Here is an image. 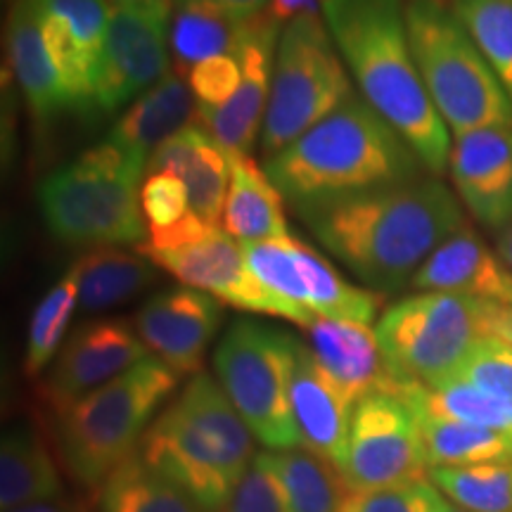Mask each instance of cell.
<instances>
[{
	"mask_svg": "<svg viewBox=\"0 0 512 512\" xmlns=\"http://www.w3.org/2000/svg\"><path fill=\"white\" fill-rule=\"evenodd\" d=\"M411 403L413 411H422L439 418L467 422L486 430L512 432V401L489 394L467 382H441L437 387H425L420 382H403L399 392Z\"/></svg>",
	"mask_w": 512,
	"mask_h": 512,
	"instance_id": "32",
	"label": "cell"
},
{
	"mask_svg": "<svg viewBox=\"0 0 512 512\" xmlns=\"http://www.w3.org/2000/svg\"><path fill=\"white\" fill-rule=\"evenodd\" d=\"M294 211L318 245L377 294L411 285L425 261L465 226L458 197L425 174Z\"/></svg>",
	"mask_w": 512,
	"mask_h": 512,
	"instance_id": "1",
	"label": "cell"
},
{
	"mask_svg": "<svg viewBox=\"0 0 512 512\" xmlns=\"http://www.w3.org/2000/svg\"><path fill=\"white\" fill-rule=\"evenodd\" d=\"M482 299L418 292L389 306L377 320V339L399 382L425 387L451 380L467 351L484 335Z\"/></svg>",
	"mask_w": 512,
	"mask_h": 512,
	"instance_id": "10",
	"label": "cell"
},
{
	"mask_svg": "<svg viewBox=\"0 0 512 512\" xmlns=\"http://www.w3.org/2000/svg\"><path fill=\"white\" fill-rule=\"evenodd\" d=\"M484 335L503 339L505 344L512 347V306L510 304H486L484 316Z\"/></svg>",
	"mask_w": 512,
	"mask_h": 512,
	"instance_id": "43",
	"label": "cell"
},
{
	"mask_svg": "<svg viewBox=\"0 0 512 512\" xmlns=\"http://www.w3.org/2000/svg\"><path fill=\"white\" fill-rule=\"evenodd\" d=\"M230 157V188L223 209V230L240 245H256L290 235L285 197L264 166L249 155Z\"/></svg>",
	"mask_w": 512,
	"mask_h": 512,
	"instance_id": "25",
	"label": "cell"
},
{
	"mask_svg": "<svg viewBox=\"0 0 512 512\" xmlns=\"http://www.w3.org/2000/svg\"><path fill=\"white\" fill-rule=\"evenodd\" d=\"M297 337L240 318L214 351V370L235 411L268 451L302 448L290 406Z\"/></svg>",
	"mask_w": 512,
	"mask_h": 512,
	"instance_id": "9",
	"label": "cell"
},
{
	"mask_svg": "<svg viewBox=\"0 0 512 512\" xmlns=\"http://www.w3.org/2000/svg\"><path fill=\"white\" fill-rule=\"evenodd\" d=\"M280 34H283V24L271 12L254 17L245 41L235 53L242 64L238 91L221 110L197 112V121L204 131L228 155H249L256 138H261L268 100H271L273 64Z\"/></svg>",
	"mask_w": 512,
	"mask_h": 512,
	"instance_id": "15",
	"label": "cell"
},
{
	"mask_svg": "<svg viewBox=\"0 0 512 512\" xmlns=\"http://www.w3.org/2000/svg\"><path fill=\"white\" fill-rule=\"evenodd\" d=\"M72 110H93L112 0H36Z\"/></svg>",
	"mask_w": 512,
	"mask_h": 512,
	"instance_id": "18",
	"label": "cell"
},
{
	"mask_svg": "<svg viewBox=\"0 0 512 512\" xmlns=\"http://www.w3.org/2000/svg\"><path fill=\"white\" fill-rule=\"evenodd\" d=\"M510 306H512V304H510Z\"/></svg>",
	"mask_w": 512,
	"mask_h": 512,
	"instance_id": "51",
	"label": "cell"
},
{
	"mask_svg": "<svg viewBox=\"0 0 512 512\" xmlns=\"http://www.w3.org/2000/svg\"><path fill=\"white\" fill-rule=\"evenodd\" d=\"M112 3L114 5H124V8L171 12V5H174V0H112Z\"/></svg>",
	"mask_w": 512,
	"mask_h": 512,
	"instance_id": "48",
	"label": "cell"
},
{
	"mask_svg": "<svg viewBox=\"0 0 512 512\" xmlns=\"http://www.w3.org/2000/svg\"><path fill=\"white\" fill-rule=\"evenodd\" d=\"M297 256L306 287V309L313 318L351 320L373 325L380 311L382 294L368 287L351 285L318 249L297 238Z\"/></svg>",
	"mask_w": 512,
	"mask_h": 512,
	"instance_id": "29",
	"label": "cell"
},
{
	"mask_svg": "<svg viewBox=\"0 0 512 512\" xmlns=\"http://www.w3.org/2000/svg\"><path fill=\"white\" fill-rule=\"evenodd\" d=\"M136 252L174 275L183 287L200 290L240 311L287 320L278 299L256 280L245 259V249L226 230H214L207 240L174 252H152V249H136Z\"/></svg>",
	"mask_w": 512,
	"mask_h": 512,
	"instance_id": "14",
	"label": "cell"
},
{
	"mask_svg": "<svg viewBox=\"0 0 512 512\" xmlns=\"http://www.w3.org/2000/svg\"><path fill=\"white\" fill-rule=\"evenodd\" d=\"M223 304L192 287L157 292L136 313V332L157 361L178 377L202 373L204 351L216 337Z\"/></svg>",
	"mask_w": 512,
	"mask_h": 512,
	"instance_id": "16",
	"label": "cell"
},
{
	"mask_svg": "<svg viewBox=\"0 0 512 512\" xmlns=\"http://www.w3.org/2000/svg\"><path fill=\"white\" fill-rule=\"evenodd\" d=\"M320 15L358 93L434 176L448 171L453 136L420 79L401 0H323Z\"/></svg>",
	"mask_w": 512,
	"mask_h": 512,
	"instance_id": "2",
	"label": "cell"
},
{
	"mask_svg": "<svg viewBox=\"0 0 512 512\" xmlns=\"http://www.w3.org/2000/svg\"><path fill=\"white\" fill-rule=\"evenodd\" d=\"M5 48L12 79L24 95L31 117L50 121L72 110L64 76L50 48L36 0H15L5 24Z\"/></svg>",
	"mask_w": 512,
	"mask_h": 512,
	"instance_id": "20",
	"label": "cell"
},
{
	"mask_svg": "<svg viewBox=\"0 0 512 512\" xmlns=\"http://www.w3.org/2000/svg\"><path fill=\"white\" fill-rule=\"evenodd\" d=\"M266 453L283 484L290 512H339L344 484L335 467L306 448Z\"/></svg>",
	"mask_w": 512,
	"mask_h": 512,
	"instance_id": "33",
	"label": "cell"
},
{
	"mask_svg": "<svg viewBox=\"0 0 512 512\" xmlns=\"http://www.w3.org/2000/svg\"><path fill=\"white\" fill-rule=\"evenodd\" d=\"M171 12L112 3L93 112L117 114L171 72Z\"/></svg>",
	"mask_w": 512,
	"mask_h": 512,
	"instance_id": "12",
	"label": "cell"
},
{
	"mask_svg": "<svg viewBox=\"0 0 512 512\" xmlns=\"http://www.w3.org/2000/svg\"><path fill=\"white\" fill-rule=\"evenodd\" d=\"M81 271L79 309L102 313L131 302L155 280V264L140 252L121 247H102L76 259Z\"/></svg>",
	"mask_w": 512,
	"mask_h": 512,
	"instance_id": "28",
	"label": "cell"
},
{
	"mask_svg": "<svg viewBox=\"0 0 512 512\" xmlns=\"http://www.w3.org/2000/svg\"><path fill=\"white\" fill-rule=\"evenodd\" d=\"M304 330L313 356L354 403L375 392H399L403 382L389 370L380 339L370 325L313 318Z\"/></svg>",
	"mask_w": 512,
	"mask_h": 512,
	"instance_id": "21",
	"label": "cell"
},
{
	"mask_svg": "<svg viewBox=\"0 0 512 512\" xmlns=\"http://www.w3.org/2000/svg\"><path fill=\"white\" fill-rule=\"evenodd\" d=\"M427 470L418 418L411 403L396 392L363 396L351 420L347 460L339 477L344 491H375Z\"/></svg>",
	"mask_w": 512,
	"mask_h": 512,
	"instance_id": "11",
	"label": "cell"
},
{
	"mask_svg": "<svg viewBox=\"0 0 512 512\" xmlns=\"http://www.w3.org/2000/svg\"><path fill=\"white\" fill-rule=\"evenodd\" d=\"M290 406L302 448L316 453L335 470H342L347 460L351 420L356 403L339 384L325 373L309 344L297 342L294 356Z\"/></svg>",
	"mask_w": 512,
	"mask_h": 512,
	"instance_id": "19",
	"label": "cell"
},
{
	"mask_svg": "<svg viewBox=\"0 0 512 512\" xmlns=\"http://www.w3.org/2000/svg\"><path fill=\"white\" fill-rule=\"evenodd\" d=\"M427 467H467L512 460V432L415 411Z\"/></svg>",
	"mask_w": 512,
	"mask_h": 512,
	"instance_id": "30",
	"label": "cell"
},
{
	"mask_svg": "<svg viewBox=\"0 0 512 512\" xmlns=\"http://www.w3.org/2000/svg\"><path fill=\"white\" fill-rule=\"evenodd\" d=\"M140 207H143L147 235L176 228L192 214L188 188L174 171L147 174L140 188Z\"/></svg>",
	"mask_w": 512,
	"mask_h": 512,
	"instance_id": "40",
	"label": "cell"
},
{
	"mask_svg": "<svg viewBox=\"0 0 512 512\" xmlns=\"http://www.w3.org/2000/svg\"><path fill=\"white\" fill-rule=\"evenodd\" d=\"M62 496V475L46 441L29 425L5 432L0 446V508H24Z\"/></svg>",
	"mask_w": 512,
	"mask_h": 512,
	"instance_id": "26",
	"label": "cell"
},
{
	"mask_svg": "<svg viewBox=\"0 0 512 512\" xmlns=\"http://www.w3.org/2000/svg\"><path fill=\"white\" fill-rule=\"evenodd\" d=\"M147 171H174L183 178L190 207L219 228L230 188V157L202 126L190 124L152 152Z\"/></svg>",
	"mask_w": 512,
	"mask_h": 512,
	"instance_id": "23",
	"label": "cell"
},
{
	"mask_svg": "<svg viewBox=\"0 0 512 512\" xmlns=\"http://www.w3.org/2000/svg\"><path fill=\"white\" fill-rule=\"evenodd\" d=\"M496 254H498V259H501L503 264L512 271V221L501 230V233H498Z\"/></svg>",
	"mask_w": 512,
	"mask_h": 512,
	"instance_id": "47",
	"label": "cell"
},
{
	"mask_svg": "<svg viewBox=\"0 0 512 512\" xmlns=\"http://www.w3.org/2000/svg\"><path fill=\"white\" fill-rule=\"evenodd\" d=\"M264 169L299 209L413 181L425 166L401 133L354 93L330 117L268 157Z\"/></svg>",
	"mask_w": 512,
	"mask_h": 512,
	"instance_id": "3",
	"label": "cell"
},
{
	"mask_svg": "<svg viewBox=\"0 0 512 512\" xmlns=\"http://www.w3.org/2000/svg\"><path fill=\"white\" fill-rule=\"evenodd\" d=\"M207 3L230 12L233 17L252 19V17H259V15H264V12L271 10L273 0H207Z\"/></svg>",
	"mask_w": 512,
	"mask_h": 512,
	"instance_id": "45",
	"label": "cell"
},
{
	"mask_svg": "<svg viewBox=\"0 0 512 512\" xmlns=\"http://www.w3.org/2000/svg\"><path fill=\"white\" fill-rule=\"evenodd\" d=\"M406 27L420 79L451 136L512 124V100L444 0H411Z\"/></svg>",
	"mask_w": 512,
	"mask_h": 512,
	"instance_id": "7",
	"label": "cell"
},
{
	"mask_svg": "<svg viewBox=\"0 0 512 512\" xmlns=\"http://www.w3.org/2000/svg\"><path fill=\"white\" fill-rule=\"evenodd\" d=\"M448 174L467 211L501 233L512 221V124L453 136Z\"/></svg>",
	"mask_w": 512,
	"mask_h": 512,
	"instance_id": "17",
	"label": "cell"
},
{
	"mask_svg": "<svg viewBox=\"0 0 512 512\" xmlns=\"http://www.w3.org/2000/svg\"><path fill=\"white\" fill-rule=\"evenodd\" d=\"M351 74L320 12L290 19L275 50L271 100L261 128L266 159L304 136L354 95Z\"/></svg>",
	"mask_w": 512,
	"mask_h": 512,
	"instance_id": "8",
	"label": "cell"
},
{
	"mask_svg": "<svg viewBox=\"0 0 512 512\" xmlns=\"http://www.w3.org/2000/svg\"><path fill=\"white\" fill-rule=\"evenodd\" d=\"M145 358H150V351L124 320L102 318L83 323L67 337L60 354L50 363L43 399L55 413H62Z\"/></svg>",
	"mask_w": 512,
	"mask_h": 512,
	"instance_id": "13",
	"label": "cell"
},
{
	"mask_svg": "<svg viewBox=\"0 0 512 512\" xmlns=\"http://www.w3.org/2000/svg\"><path fill=\"white\" fill-rule=\"evenodd\" d=\"M245 259L261 285L278 299L287 320L309 328L313 316L306 309V287L297 256V238L285 235L256 245H242Z\"/></svg>",
	"mask_w": 512,
	"mask_h": 512,
	"instance_id": "35",
	"label": "cell"
},
{
	"mask_svg": "<svg viewBox=\"0 0 512 512\" xmlns=\"http://www.w3.org/2000/svg\"><path fill=\"white\" fill-rule=\"evenodd\" d=\"M448 512H467V510H463V508H456V505H448Z\"/></svg>",
	"mask_w": 512,
	"mask_h": 512,
	"instance_id": "49",
	"label": "cell"
},
{
	"mask_svg": "<svg viewBox=\"0 0 512 512\" xmlns=\"http://www.w3.org/2000/svg\"><path fill=\"white\" fill-rule=\"evenodd\" d=\"M10 512H86L81 503L72 501V498H53V501H43L34 505H24V508L10 510Z\"/></svg>",
	"mask_w": 512,
	"mask_h": 512,
	"instance_id": "46",
	"label": "cell"
},
{
	"mask_svg": "<svg viewBox=\"0 0 512 512\" xmlns=\"http://www.w3.org/2000/svg\"><path fill=\"white\" fill-rule=\"evenodd\" d=\"M411 287L418 292H446L482 302L512 304V271L470 226L453 233L425 261Z\"/></svg>",
	"mask_w": 512,
	"mask_h": 512,
	"instance_id": "22",
	"label": "cell"
},
{
	"mask_svg": "<svg viewBox=\"0 0 512 512\" xmlns=\"http://www.w3.org/2000/svg\"><path fill=\"white\" fill-rule=\"evenodd\" d=\"M432 484L467 512H512V460L467 467H434Z\"/></svg>",
	"mask_w": 512,
	"mask_h": 512,
	"instance_id": "36",
	"label": "cell"
},
{
	"mask_svg": "<svg viewBox=\"0 0 512 512\" xmlns=\"http://www.w3.org/2000/svg\"><path fill=\"white\" fill-rule=\"evenodd\" d=\"M181 3H185V0H174V5H181Z\"/></svg>",
	"mask_w": 512,
	"mask_h": 512,
	"instance_id": "50",
	"label": "cell"
},
{
	"mask_svg": "<svg viewBox=\"0 0 512 512\" xmlns=\"http://www.w3.org/2000/svg\"><path fill=\"white\" fill-rule=\"evenodd\" d=\"M178 387V375L155 356L57 413V444L72 475L102 486L138 453L145 432Z\"/></svg>",
	"mask_w": 512,
	"mask_h": 512,
	"instance_id": "6",
	"label": "cell"
},
{
	"mask_svg": "<svg viewBox=\"0 0 512 512\" xmlns=\"http://www.w3.org/2000/svg\"><path fill=\"white\" fill-rule=\"evenodd\" d=\"M252 19L233 17L207 0H185L176 5V17L171 24L174 72L188 76L192 67L209 57L238 53Z\"/></svg>",
	"mask_w": 512,
	"mask_h": 512,
	"instance_id": "27",
	"label": "cell"
},
{
	"mask_svg": "<svg viewBox=\"0 0 512 512\" xmlns=\"http://www.w3.org/2000/svg\"><path fill=\"white\" fill-rule=\"evenodd\" d=\"M100 512H207L181 486L159 475L140 453L124 460L100 486Z\"/></svg>",
	"mask_w": 512,
	"mask_h": 512,
	"instance_id": "31",
	"label": "cell"
},
{
	"mask_svg": "<svg viewBox=\"0 0 512 512\" xmlns=\"http://www.w3.org/2000/svg\"><path fill=\"white\" fill-rule=\"evenodd\" d=\"M451 380L467 382L512 401V347L498 337L477 339Z\"/></svg>",
	"mask_w": 512,
	"mask_h": 512,
	"instance_id": "39",
	"label": "cell"
},
{
	"mask_svg": "<svg viewBox=\"0 0 512 512\" xmlns=\"http://www.w3.org/2000/svg\"><path fill=\"white\" fill-rule=\"evenodd\" d=\"M138 453L207 512L226 510L256 458L252 430L209 373L190 377L145 432Z\"/></svg>",
	"mask_w": 512,
	"mask_h": 512,
	"instance_id": "4",
	"label": "cell"
},
{
	"mask_svg": "<svg viewBox=\"0 0 512 512\" xmlns=\"http://www.w3.org/2000/svg\"><path fill=\"white\" fill-rule=\"evenodd\" d=\"M446 496L432 479L418 477L375 491H344L339 512H448Z\"/></svg>",
	"mask_w": 512,
	"mask_h": 512,
	"instance_id": "38",
	"label": "cell"
},
{
	"mask_svg": "<svg viewBox=\"0 0 512 512\" xmlns=\"http://www.w3.org/2000/svg\"><path fill=\"white\" fill-rule=\"evenodd\" d=\"M79 283L81 271L74 264L62 273V278L43 294L41 302L31 313L27 330V351H24V373L29 377L41 375L55 356L60 354L69 320L79 309Z\"/></svg>",
	"mask_w": 512,
	"mask_h": 512,
	"instance_id": "34",
	"label": "cell"
},
{
	"mask_svg": "<svg viewBox=\"0 0 512 512\" xmlns=\"http://www.w3.org/2000/svg\"><path fill=\"white\" fill-rule=\"evenodd\" d=\"M192 119H197V102L188 81L183 74L169 72L119 114L107 140L150 159L159 145L190 126Z\"/></svg>",
	"mask_w": 512,
	"mask_h": 512,
	"instance_id": "24",
	"label": "cell"
},
{
	"mask_svg": "<svg viewBox=\"0 0 512 512\" xmlns=\"http://www.w3.org/2000/svg\"><path fill=\"white\" fill-rule=\"evenodd\" d=\"M197 102V112H214L228 105L242 81V64L238 55L209 57L190 69L185 76Z\"/></svg>",
	"mask_w": 512,
	"mask_h": 512,
	"instance_id": "41",
	"label": "cell"
},
{
	"mask_svg": "<svg viewBox=\"0 0 512 512\" xmlns=\"http://www.w3.org/2000/svg\"><path fill=\"white\" fill-rule=\"evenodd\" d=\"M323 0H273L271 15L278 19L280 24H287L290 19L299 15H311V12H320Z\"/></svg>",
	"mask_w": 512,
	"mask_h": 512,
	"instance_id": "44",
	"label": "cell"
},
{
	"mask_svg": "<svg viewBox=\"0 0 512 512\" xmlns=\"http://www.w3.org/2000/svg\"><path fill=\"white\" fill-rule=\"evenodd\" d=\"M223 512H290L285 489L275 475L268 453H256Z\"/></svg>",
	"mask_w": 512,
	"mask_h": 512,
	"instance_id": "42",
	"label": "cell"
},
{
	"mask_svg": "<svg viewBox=\"0 0 512 512\" xmlns=\"http://www.w3.org/2000/svg\"><path fill=\"white\" fill-rule=\"evenodd\" d=\"M150 159L110 140L88 147L38 188L43 221L62 245L133 247L147 240L140 188Z\"/></svg>",
	"mask_w": 512,
	"mask_h": 512,
	"instance_id": "5",
	"label": "cell"
},
{
	"mask_svg": "<svg viewBox=\"0 0 512 512\" xmlns=\"http://www.w3.org/2000/svg\"><path fill=\"white\" fill-rule=\"evenodd\" d=\"M451 10L512 100V0H451Z\"/></svg>",
	"mask_w": 512,
	"mask_h": 512,
	"instance_id": "37",
	"label": "cell"
}]
</instances>
